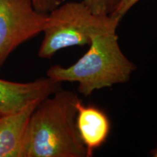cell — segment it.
Wrapping results in <instances>:
<instances>
[{
	"instance_id": "obj_9",
	"label": "cell",
	"mask_w": 157,
	"mask_h": 157,
	"mask_svg": "<svg viewBox=\"0 0 157 157\" xmlns=\"http://www.w3.org/2000/svg\"><path fill=\"white\" fill-rule=\"evenodd\" d=\"M34 8L39 13L48 14L62 3L63 0H31Z\"/></svg>"
},
{
	"instance_id": "obj_12",
	"label": "cell",
	"mask_w": 157,
	"mask_h": 157,
	"mask_svg": "<svg viewBox=\"0 0 157 157\" xmlns=\"http://www.w3.org/2000/svg\"><path fill=\"white\" fill-rule=\"evenodd\" d=\"M2 116H3L2 113H0V118H1L2 117Z\"/></svg>"
},
{
	"instance_id": "obj_1",
	"label": "cell",
	"mask_w": 157,
	"mask_h": 157,
	"mask_svg": "<svg viewBox=\"0 0 157 157\" xmlns=\"http://www.w3.org/2000/svg\"><path fill=\"white\" fill-rule=\"evenodd\" d=\"M79 100L59 89L39 102L29 121L24 157H87L76 127Z\"/></svg>"
},
{
	"instance_id": "obj_8",
	"label": "cell",
	"mask_w": 157,
	"mask_h": 157,
	"mask_svg": "<svg viewBox=\"0 0 157 157\" xmlns=\"http://www.w3.org/2000/svg\"><path fill=\"white\" fill-rule=\"evenodd\" d=\"M121 0H82L94 14L111 15Z\"/></svg>"
},
{
	"instance_id": "obj_2",
	"label": "cell",
	"mask_w": 157,
	"mask_h": 157,
	"mask_svg": "<svg viewBox=\"0 0 157 157\" xmlns=\"http://www.w3.org/2000/svg\"><path fill=\"white\" fill-rule=\"evenodd\" d=\"M117 30L94 36L89 50L77 61L67 67L51 66L47 76L60 84L76 82L78 92L84 97L90 96L96 90L126 83L136 66L121 51Z\"/></svg>"
},
{
	"instance_id": "obj_5",
	"label": "cell",
	"mask_w": 157,
	"mask_h": 157,
	"mask_svg": "<svg viewBox=\"0 0 157 157\" xmlns=\"http://www.w3.org/2000/svg\"><path fill=\"white\" fill-rule=\"evenodd\" d=\"M60 84L48 76L25 83L0 78V113L9 114L39 103L60 89Z\"/></svg>"
},
{
	"instance_id": "obj_3",
	"label": "cell",
	"mask_w": 157,
	"mask_h": 157,
	"mask_svg": "<svg viewBox=\"0 0 157 157\" xmlns=\"http://www.w3.org/2000/svg\"><path fill=\"white\" fill-rule=\"evenodd\" d=\"M120 21L112 15L94 14L82 1L61 3L48 14L38 56L48 59L63 49L89 45L95 35L117 29Z\"/></svg>"
},
{
	"instance_id": "obj_4",
	"label": "cell",
	"mask_w": 157,
	"mask_h": 157,
	"mask_svg": "<svg viewBox=\"0 0 157 157\" xmlns=\"http://www.w3.org/2000/svg\"><path fill=\"white\" fill-rule=\"evenodd\" d=\"M47 18L31 0H0V70L17 47L42 32Z\"/></svg>"
},
{
	"instance_id": "obj_10",
	"label": "cell",
	"mask_w": 157,
	"mask_h": 157,
	"mask_svg": "<svg viewBox=\"0 0 157 157\" xmlns=\"http://www.w3.org/2000/svg\"><path fill=\"white\" fill-rule=\"evenodd\" d=\"M140 1V0H121L111 15L121 20L124 16H125V15Z\"/></svg>"
},
{
	"instance_id": "obj_7",
	"label": "cell",
	"mask_w": 157,
	"mask_h": 157,
	"mask_svg": "<svg viewBox=\"0 0 157 157\" xmlns=\"http://www.w3.org/2000/svg\"><path fill=\"white\" fill-rule=\"evenodd\" d=\"M39 103L0 118V157H24L29 121Z\"/></svg>"
},
{
	"instance_id": "obj_11",
	"label": "cell",
	"mask_w": 157,
	"mask_h": 157,
	"mask_svg": "<svg viewBox=\"0 0 157 157\" xmlns=\"http://www.w3.org/2000/svg\"><path fill=\"white\" fill-rule=\"evenodd\" d=\"M151 156L153 157H157V146L155 148H153L150 152Z\"/></svg>"
},
{
	"instance_id": "obj_6",
	"label": "cell",
	"mask_w": 157,
	"mask_h": 157,
	"mask_svg": "<svg viewBox=\"0 0 157 157\" xmlns=\"http://www.w3.org/2000/svg\"><path fill=\"white\" fill-rule=\"evenodd\" d=\"M76 108V129L87 150V157L93 156L95 151L106 143L111 132V121L101 108L84 105L81 100L78 101Z\"/></svg>"
}]
</instances>
